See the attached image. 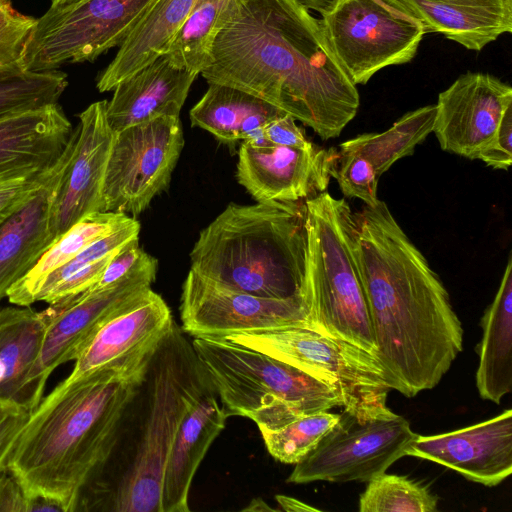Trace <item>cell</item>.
Listing matches in <instances>:
<instances>
[{"instance_id": "obj_21", "label": "cell", "mask_w": 512, "mask_h": 512, "mask_svg": "<svg viewBox=\"0 0 512 512\" xmlns=\"http://www.w3.org/2000/svg\"><path fill=\"white\" fill-rule=\"evenodd\" d=\"M198 74L175 67L161 55L118 83L106 105L111 129L124 128L159 117H179Z\"/></svg>"}, {"instance_id": "obj_36", "label": "cell", "mask_w": 512, "mask_h": 512, "mask_svg": "<svg viewBox=\"0 0 512 512\" xmlns=\"http://www.w3.org/2000/svg\"><path fill=\"white\" fill-rule=\"evenodd\" d=\"M333 178L346 197L358 198L366 205H374L380 200L377 196L379 177L371 163L359 155L337 151Z\"/></svg>"}, {"instance_id": "obj_7", "label": "cell", "mask_w": 512, "mask_h": 512, "mask_svg": "<svg viewBox=\"0 0 512 512\" xmlns=\"http://www.w3.org/2000/svg\"><path fill=\"white\" fill-rule=\"evenodd\" d=\"M308 327L375 356L367 300L354 250V212L324 191L306 199ZM376 358V357H375Z\"/></svg>"}, {"instance_id": "obj_30", "label": "cell", "mask_w": 512, "mask_h": 512, "mask_svg": "<svg viewBox=\"0 0 512 512\" xmlns=\"http://www.w3.org/2000/svg\"><path fill=\"white\" fill-rule=\"evenodd\" d=\"M129 218L121 212L105 211L80 219L57 238L29 272L8 290L9 302L18 306H31L36 290L51 272L69 262L94 241L117 230Z\"/></svg>"}, {"instance_id": "obj_19", "label": "cell", "mask_w": 512, "mask_h": 512, "mask_svg": "<svg viewBox=\"0 0 512 512\" xmlns=\"http://www.w3.org/2000/svg\"><path fill=\"white\" fill-rule=\"evenodd\" d=\"M76 134L75 127L42 187L0 227V302L57 239L53 231V211L72 157Z\"/></svg>"}, {"instance_id": "obj_27", "label": "cell", "mask_w": 512, "mask_h": 512, "mask_svg": "<svg viewBox=\"0 0 512 512\" xmlns=\"http://www.w3.org/2000/svg\"><path fill=\"white\" fill-rule=\"evenodd\" d=\"M476 387L484 400L499 404L512 388V258L498 291L481 318Z\"/></svg>"}, {"instance_id": "obj_26", "label": "cell", "mask_w": 512, "mask_h": 512, "mask_svg": "<svg viewBox=\"0 0 512 512\" xmlns=\"http://www.w3.org/2000/svg\"><path fill=\"white\" fill-rule=\"evenodd\" d=\"M194 1L155 0L99 75L98 91H112L118 83L167 54Z\"/></svg>"}, {"instance_id": "obj_40", "label": "cell", "mask_w": 512, "mask_h": 512, "mask_svg": "<svg viewBox=\"0 0 512 512\" xmlns=\"http://www.w3.org/2000/svg\"><path fill=\"white\" fill-rule=\"evenodd\" d=\"M29 415L30 411L25 407L0 399V473L8 467Z\"/></svg>"}, {"instance_id": "obj_9", "label": "cell", "mask_w": 512, "mask_h": 512, "mask_svg": "<svg viewBox=\"0 0 512 512\" xmlns=\"http://www.w3.org/2000/svg\"><path fill=\"white\" fill-rule=\"evenodd\" d=\"M323 33L354 85L379 70L410 62L425 30L400 0H339L321 15Z\"/></svg>"}, {"instance_id": "obj_22", "label": "cell", "mask_w": 512, "mask_h": 512, "mask_svg": "<svg viewBox=\"0 0 512 512\" xmlns=\"http://www.w3.org/2000/svg\"><path fill=\"white\" fill-rule=\"evenodd\" d=\"M174 322L167 303L151 289L95 332L75 358L67 378L76 379L159 342Z\"/></svg>"}, {"instance_id": "obj_45", "label": "cell", "mask_w": 512, "mask_h": 512, "mask_svg": "<svg viewBox=\"0 0 512 512\" xmlns=\"http://www.w3.org/2000/svg\"><path fill=\"white\" fill-rule=\"evenodd\" d=\"M308 10H314L321 15L329 12L339 0H295Z\"/></svg>"}, {"instance_id": "obj_48", "label": "cell", "mask_w": 512, "mask_h": 512, "mask_svg": "<svg viewBox=\"0 0 512 512\" xmlns=\"http://www.w3.org/2000/svg\"><path fill=\"white\" fill-rule=\"evenodd\" d=\"M11 0H0V4H10Z\"/></svg>"}, {"instance_id": "obj_34", "label": "cell", "mask_w": 512, "mask_h": 512, "mask_svg": "<svg viewBox=\"0 0 512 512\" xmlns=\"http://www.w3.org/2000/svg\"><path fill=\"white\" fill-rule=\"evenodd\" d=\"M438 497L407 476L385 472L368 481L360 495L361 512H434Z\"/></svg>"}, {"instance_id": "obj_13", "label": "cell", "mask_w": 512, "mask_h": 512, "mask_svg": "<svg viewBox=\"0 0 512 512\" xmlns=\"http://www.w3.org/2000/svg\"><path fill=\"white\" fill-rule=\"evenodd\" d=\"M158 261L148 257L128 276L101 289H88L40 311L45 323L35 385L43 396L46 382L60 365L75 360L95 332L109 319L133 306L150 290Z\"/></svg>"}, {"instance_id": "obj_11", "label": "cell", "mask_w": 512, "mask_h": 512, "mask_svg": "<svg viewBox=\"0 0 512 512\" xmlns=\"http://www.w3.org/2000/svg\"><path fill=\"white\" fill-rule=\"evenodd\" d=\"M417 436L398 414L360 420L343 411L317 446L295 464L287 482H368L407 456Z\"/></svg>"}, {"instance_id": "obj_33", "label": "cell", "mask_w": 512, "mask_h": 512, "mask_svg": "<svg viewBox=\"0 0 512 512\" xmlns=\"http://www.w3.org/2000/svg\"><path fill=\"white\" fill-rule=\"evenodd\" d=\"M67 86V75L58 69L30 71L16 65L1 70L0 119L56 104Z\"/></svg>"}, {"instance_id": "obj_8", "label": "cell", "mask_w": 512, "mask_h": 512, "mask_svg": "<svg viewBox=\"0 0 512 512\" xmlns=\"http://www.w3.org/2000/svg\"><path fill=\"white\" fill-rule=\"evenodd\" d=\"M223 339L261 351L334 388L344 411L359 418H389L391 389L371 353L340 338L301 325L243 331Z\"/></svg>"}, {"instance_id": "obj_39", "label": "cell", "mask_w": 512, "mask_h": 512, "mask_svg": "<svg viewBox=\"0 0 512 512\" xmlns=\"http://www.w3.org/2000/svg\"><path fill=\"white\" fill-rule=\"evenodd\" d=\"M53 165L37 174L0 183V227L37 193L51 175Z\"/></svg>"}, {"instance_id": "obj_24", "label": "cell", "mask_w": 512, "mask_h": 512, "mask_svg": "<svg viewBox=\"0 0 512 512\" xmlns=\"http://www.w3.org/2000/svg\"><path fill=\"white\" fill-rule=\"evenodd\" d=\"M44 332L41 313L30 306L0 307V399L30 412L43 398L34 376Z\"/></svg>"}, {"instance_id": "obj_5", "label": "cell", "mask_w": 512, "mask_h": 512, "mask_svg": "<svg viewBox=\"0 0 512 512\" xmlns=\"http://www.w3.org/2000/svg\"><path fill=\"white\" fill-rule=\"evenodd\" d=\"M190 260V270L223 287L265 298L304 299L305 202L228 205L200 232Z\"/></svg>"}, {"instance_id": "obj_14", "label": "cell", "mask_w": 512, "mask_h": 512, "mask_svg": "<svg viewBox=\"0 0 512 512\" xmlns=\"http://www.w3.org/2000/svg\"><path fill=\"white\" fill-rule=\"evenodd\" d=\"M180 315L182 330L193 338H224L290 325L308 327L303 298H265L235 291L192 270L182 285Z\"/></svg>"}, {"instance_id": "obj_6", "label": "cell", "mask_w": 512, "mask_h": 512, "mask_svg": "<svg viewBox=\"0 0 512 512\" xmlns=\"http://www.w3.org/2000/svg\"><path fill=\"white\" fill-rule=\"evenodd\" d=\"M192 346L228 417L249 418L259 431L342 406L334 388L261 351L223 338L196 337Z\"/></svg>"}, {"instance_id": "obj_37", "label": "cell", "mask_w": 512, "mask_h": 512, "mask_svg": "<svg viewBox=\"0 0 512 512\" xmlns=\"http://www.w3.org/2000/svg\"><path fill=\"white\" fill-rule=\"evenodd\" d=\"M35 23L36 19L20 14L10 4H0V71L22 65Z\"/></svg>"}, {"instance_id": "obj_3", "label": "cell", "mask_w": 512, "mask_h": 512, "mask_svg": "<svg viewBox=\"0 0 512 512\" xmlns=\"http://www.w3.org/2000/svg\"><path fill=\"white\" fill-rule=\"evenodd\" d=\"M159 342L66 378L30 412L7 468L31 496L75 512L82 489L112 452Z\"/></svg>"}, {"instance_id": "obj_44", "label": "cell", "mask_w": 512, "mask_h": 512, "mask_svg": "<svg viewBox=\"0 0 512 512\" xmlns=\"http://www.w3.org/2000/svg\"><path fill=\"white\" fill-rule=\"evenodd\" d=\"M276 501L281 506V509L288 512H300V511H319V509L310 506L296 498L286 495H276Z\"/></svg>"}, {"instance_id": "obj_2", "label": "cell", "mask_w": 512, "mask_h": 512, "mask_svg": "<svg viewBox=\"0 0 512 512\" xmlns=\"http://www.w3.org/2000/svg\"><path fill=\"white\" fill-rule=\"evenodd\" d=\"M353 239L388 385L406 397L434 388L463 349L447 290L384 201L354 213Z\"/></svg>"}, {"instance_id": "obj_28", "label": "cell", "mask_w": 512, "mask_h": 512, "mask_svg": "<svg viewBox=\"0 0 512 512\" xmlns=\"http://www.w3.org/2000/svg\"><path fill=\"white\" fill-rule=\"evenodd\" d=\"M208 84L207 91L190 110V121L192 126L208 131L223 143L244 141L271 119L285 113L241 89Z\"/></svg>"}, {"instance_id": "obj_42", "label": "cell", "mask_w": 512, "mask_h": 512, "mask_svg": "<svg viewBox=\"0 0 512 512\" xmlns=\"http://www.w3.org/2000/svg\"><path fill=\"white\" fill-rule=\"evenodd\" d=\"M131 240L122 247L110 260L99 281L89 289H101L122 280L133 272L147 257L138 242Z\"/></svg>"}, {"instance_id": "obj_46", "label": "cell", "mask_w": 512, "mask_h": 512, "mask_svg": "<svg viewBox=\"0 0 512 512\" xmlns=\"http://www.w3.org/2000/svg\"><path fill=\"white\" fill-rule=\"evenodd\" d=\"M243 511H275L274 508L267 505L262 498L253 499Z\"/></svg>"}, {"instance_id": "obj_38", "label": "cell", "mask_w": 512, "mask_h": 512, "mask_svg": "<svg viewBox=\"0 0 512 512\" xmlns=\"http://www.w3.org/2000/svg\"><path fill=\"white\" fill-rule=\"evenodd\" d=\"M62 512L54 502L38 496H31L6 468L0 473V512Z\"/></svg>"}, {"instance_id": "obj_1", "label": "cell", "mask_w": 512, "mask_h": 512, "mask_svg": "<svg viewBox=\"0 0 512 512\" xmlns=\"http://www.w3.org/2000/svg\"><path fill=\"white\" fill-rule=\"evenodd\" d=\"M200 74L263 99L323 140L338 137L360 104L320 19L295 0H233Z\"/></svg>"}, {"instance_id": "obj_43", "label": "cell", "mask_w": 512, "mask_h": 512, "mask_svg": "<svg viewBox=\"0 0 512 512\" xmlns=\"http://www.w3.org/2000/svg\"><path fill=\"white\" fill-rule=\"evenodd\" d=\"M295 118L290 114L283 113L264 126L265 136L272 145L287 147H306L312 142L309 141L303 130L297 126Z\"/></svg>"}, {"instance_id": "obj_32", "label": "cell", "mask_w": 512, "mask_h": 512, "mask_svg": "<svg viewBox=\"0 0 512 512\" xmlns=\"http://www.w3.org/2000/svg\"><path fill=\"white\" fill-rule=\"evenodd\" d=\"M233 0H195L167 55L180 69L200 74L211 61L215 38Z\"/></svg>"}, {"instance_id": "obj_12", "label": "cell", "mask_w": 512, "mask_h": 512, "mask_svg": "<svg viewBox=\"0 0 512 512\" xmlns=\"http://www.w3.org/2000/svg\"><path fill=\"white\" fill-rule=\"evenodd\" d=\"M183 146L179 117H159L114 132L103 186L104 212L142 213L167 188Z\"/></svg>"}, {"instance_id": "obj_31", "label": "cell", "mask_w": 512, "mask_h": 512, "mask_svg": "<svg viewBox=\"0 0 512 512\" xmlns=\"http://www.w3.org/2000/svg\"><path fill=\"white\" fill-rule=\"evenodd\" d=\"M435 113V105L408 112L384 132L364 133L341 143L338 153L365 158L380 178L397 160L412 155L432 132Z\"/></svg>"}, {"instance_id": "obj_16", "label": "cell", "mask_w": 512, "mask_h": 512, "mask_svg": "<svg viewBox=\"0 0 512 512\" xmlns=\"http://www.w3.org/2000/svg\"><path fill=\"white\" fill-rule=\"evenodd\" d=\"M432 132L442 150L470 159L492 139L512 88L488 73L468 72L438 96Z\"/></svg>"}, {"instance_id": "obj_35", "label": "cell", "mask_w": 512, "mask_h": 512, "mask_svg": "<svg viewBox=\"0 0 512 512\" xmlns=\"http://www.w3.org/2000/svg\"><path fill=\"white\" fill-rule=\"evenodd\" d=\"M328 410L309 414L276 430L260 431L269 454L285 464L303 460L338 422Z\"/></svg>"}, {"instance_id": "obj_15", "label": "cell", "mask_w": 512, "mask_h": 512, "mask_svg": "<svg viewBox=\"0 0 512 512\" xmlns=\"http://www.w3.org/2000/svg\"><path fill=\"white\" fill-rule=\"evenodd\" d=\"M336 161L337 150L313 143L306 147H257L243 141L236 176L257 202H297L326 191Z\"/></svg>"}, {"instance_id": "obj_47", "label": "cell", "mask_w": 512, "mask_h": 512, "mask_svg": "<svg viewBox=\"0 0 512 512\" xmlns=\"http://www.w3.org/2000/svg\"><path fill=\"white\" fill-rule=\"evenodd\" d=\"M70 1H72V0H51V6L64 4V3H67Z\"/></svg>"}, {"instance_id": "obj_17", "label": "cell", "mask_w": 512, "mask_h": 512, "mask_svg": "<svg viewBox=\"0 0 512 512\" xmlns=\"http://www.w3.org/2000/svg\"><path fill=\"white\" fill-rule=\"evenodd\" d=\"M407 456L435 462L470 481L496 486L512 472V410L455 431L418 435Z\"/></svg>"}, {"instance_id": "obj_23", "label": "cell", "mask_w": 512, "mask_h": 512, "mask_svg": "<svg viewBox=\"0 0 512 512\" xmlns=\"http://www.w3.org/2000/svg\"><path fill=\"white\" fill-rule=\"evenodd\" d=\"M228 415L211 387L188 410L175 436L165 467L162 512H187L196 471Z\"/></svg>"}, {"instance_id": "obj_29", "label": "cell", "mask_w": 512, "mask_h": 512, "mask_svg": "<svg viewBox=\"0 0 512 512\" xmlns=\"http://www.w3.org/2000/svg\"><path fill=\"white\" fill-rule=\"evenodd\" d=\"M140 223L130 218L117 230L84 248L69 262L51 272L36 290L32 303H54L82 293L101 278L113 256L131 240L139 238Z\"/></svg>"}, {"instance_id": "obj_18", "label": "cell", "mask_w": 512, "mask_h": 512, "mask_svg": "<svg viewBox=\"0 0 512 512\" xmlns=\"http://www.w3.org/2000/svg\"><path fill=\"white\" fill-rule=\"evenodd\" d=\"M106 105L107 100L93 102L78 116L74 150L53 211L56 238L83 217L104 212L103 186L114 139Z\"/></svg>"}, {"instance_id": "obj_10", "label": "cell", "mask_w": 512, "mask_h": 512, "mask_svg": "<svg viewBox=\"0 0 512 512\" xmlns=\"http://www.w3.org/2000/svg\"><path fill=\"white\" fill-rule=\"evenodd\" d=\"M155 0H72L50 6L36 19L22 66L56 70L68 63L91 62L119 47Z\"/></svg>"}, {"instance_id": "obj_25", "label": "cell", "mask_w": 512, "mask_h": 512, "mask_svg": "<svg viewBox=\"0 0 512 512\" xmlns=\"http://www.w3.org/2000/svg\"><path fill=\"white\" fill-rule=\"evenodd\" d=\"M436 32L467 49L480 51L512 32V0H400Z\"/></svg>"}, {"instance_id": "obj_20", "label": "cell", "mask_w": 512, "mask_h": 512, "mask_svg": "<svg viewBox=\"0 0 512 512\" xmlns=\"http://www.w3.org/2000/svg\"><path fill=\"white\" fill-rule=\"evenodd\" d=\"M72 131L59 103L0 119V183L50 168Z\"/></svg>"}, {"instance_id": "obj_41", "label": "cell", "mask_w": 512, "mask_h": 512, "mask_svg": "<svg viewBox=\"0 0 512 512\" xmlns=\"http://www.w3.org/2000/svg\"><path fill=\"white\" fill-rule=\"evenodd\" d=\"M494 169L508 170L512 163V106L503 114L492 139L475 156Z\"/></svg>"}, {"instance_id": "obj_4", "label": "cell", "mask_w": 512, "mask_h": 512, "mask_svg": "<svg viewBox=\"0 0 512 512\" xmlns=\"http://www.w3.org/2000/svg\"><path fill=\"white\" fill-rule=\"evenodd\" d=\"M212 386L176 322L157 345L108 459L82 489L75 512H162L165 467L178 428Z\"/></svg>"}]
</instances>
